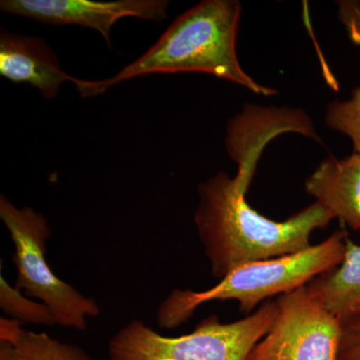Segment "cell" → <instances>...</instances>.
Wrapping results in <instances>:
<instances>
[{
	"label": "cell",
	"mask_w": 360,
	"mask_h": 360,
	"mask_svg": "<svg viewBox=\"0 0 360 360\" xmlns=\"http://www.w3.org/2000/svg\"><path fill=\"white\" fill-rule=\"evenodd\" d=\"M341 321L360 311V245L347 238L342 260L307 284Z\"/></svg>",
	"instance_id": "10"
},
{
	"label": "cell",
	"mask_w": 360,
	"mask_h": 360,
	"mask_svg": "<svg viewBox=\"0 0 360 360\" xmlns=\"http://www.w3.org/2000/svg\"><path fill=\"white\" fill-rule=\"evenodd\" d=\"M0 75L14 84H27L46 99L58 96L66 82H75L61 70L58 56L41 37L13 34L1 30Z\"/></svg>",
	"instance_id": "8"
},
{
	"label": "cell",
	"mask_w": 360,
	"mask_h": 360,
	"mask_svg": "<svg viewBox=\"0 0 360 360\" xmlns=\"http://www.w3.org/2000/svg\"><path fill=\"white\" fill-rule=\"evenodd\" d=\"M340 18L347 27L349 39L360 46V1H340Z\"/></svg>",
	"instance_id": "15"
},
{
	"label": "cell",
	"mask_w": 360,
	"mask_h": 360,
	"mask_svg": "<svg viewBox=\"0 0 360 360\" xmlns=\"http://www.w3.org/2000/svg\"><path fill=\"white\" fill-rule=\"evenodd\" d=\"M315 201L354 231H360V153L328 158L305 181Z\"/></svg>",
	"instance_id": "9"
},
{
	"label": "cell",
	"mask_w": 360,
	"mask_h": 360,
	"mask_svg": "<svg viewBox=\"0 0 360 360\" xmlns=\"http://www.w3.org/2000/svg\"><path fill=\"white\" fill-rule=\"evenodd\" d=\"M167 0H2L4 13L53 25H79L96 30L110 45L117 21L127 18L161 21L167 18Z\"/></svg>",
	"instance_id": "7"
},
{
	"label": "cell",
	"mask_w": 360,
	"mask_h": 360,
	"mask_svg": "<svg viewBox=\"0 0 360 360\" xmlns=\"http://www.w3.org/2000/svg\"><path fill=\"white\" fill-rule=\"evenodd\" d=\"M338 360H360V311L341 321Z\"/></svg>",
	"instance_id": "14"
},
{
	"label": "cell",
	"mask_w": 360,
	"mask_h": 360,
	"mask_svg": "<svg viewBox=\"0 0 360 360\" xmlns=\"http://www.w3.org/2000/svg\"><path fill=\"white\" fill-rule=\"evenodd\" d=\"M0 307L7 316L22 324L25 322L46 326L56 324L53 315L44 303L28 300L15 286L7 283L2 274L0 276Z\"/></svg>",
	"instance_id": "12"
},
{
	"label": "cell",
	"mask_w": 360,
	"mask_h": 360,
	"mask_svg": "<svg viewBox=\"0 0 360 360\" xmlns=\"http://www.w3.org/2000/svg\"><path fill=\"white\" fill-rule=\"evenodd\" d=\"M276 302V319L248 360H338L341 321L307 285Z\"/></svg>",
	"instance_id": "6"
},
{
	"label": "cell",
	"mask_w": 360,
	"mask_h": 360,
	"mask_svg": "<svg viewBox=\"0 0 360 360\" xmlns=\"http://www.w3.org/2000/svg\"><path fill=\"white\" fill-rule=\"evenodd\" d=\"M326 124L352 139L355 153H360V87L347 101H335L328 106Z\"/></svg>",
	"instance_id": "13"
},
{
	"label": "cell",
	"mask_w": 360,
	"mask_h": 360,
	"mask_svg": "<svg viewBox=\"0 0 360 360\" xmlns=\"http://www.w3.org/2000/svg\"><path fill=\"white\" fill-rule=\"evenodd\" d=\"M198 191L194 222L212 274L219 279L239 265L305 250L312 233L333 219L316 201L283 221L266 219L248 205L236 177L224 172L201 182Z\"/></svg>",
	"instance_id": "1"
},
{
	"label": "cell",
	"mask_w": 360,
	"mask_h": 360,
	"mask_svg": "<svg viewBox=\"0 0 360 360\" xmlns=\"http://www.w3.org/2000/svg\"><path fill=\"white\" fill-rule=\"evenodd\" d=\"M21 326L13 319H0V340L11 342L15 360H92L77 345L60 342L46 333L25 330Z\"/></svg>",
	"instance_id": "11"
},
{
	"label": "cell",
	"mask_w": 360,
	"mask_h": 360,
	"mask_svg": "<svg viewBox=\"0 0 360 360\" xmlns=\"http://www.w3.org/2000/svg\"><path fill=\"white\" fill-rule=\"evenodd\" d=\"M347 238V232L338 231L300 252L239 265L210 290H175L158 307V326L179 328L200 305L217 300H236L239 312L250 315L269 298L307 285L338 266L345 255Z\"/></svg>",
	"instance_id": "3"
},
{
	"label": "cell",
	"mask_w": 360,
	"mask_h": 360,
	"mask_svg": "<svg viewBox=\"0 0 360 360\" xmlns=\"http://www.w3.org/2000/svg\"><path fill=\"white\" fill-rule=\"evenodd\" d=\"M240 13L236 0H205L177 18L153 46L115 77L94 82L75 78L73 84L82 98H89L143 75L202 72L259 96H274L276 90L257 84L239 63L236 37Z\"/></svg>",
	"instance_id": "2"
},
{
	"label": "cell",
	"mask_w": 360,
	"mask_h": 360,
	"mask_svg": "<svg viewBox=\"0 0 360 360\" xmlns=\"http://www.w3.org/2000/svg\"><path fill=\"white\" fill-rule=\"evenodd\" d=\"M276 302H265L233 322L210 315L193 333L168 338L134 319L108 343L111 360H248L276 319Z\"/></svg>",
	"instance_id": "4"
},
{
	"label": "cell",
	"mask_w": 360,
	"mask_h": 360,
	"mask_svg": "<svg viewBox=\"0 0 360 360\" xmlns=\"http://www.w3.org/2000/svg\"><path fill=\"white\" fill-rule=\"evenodd\" d=\"M0 360H15L13 345L8 340H0Z\"/></svg>",
	"instance_id": "16"
},
{
	"label": "cell",
	"mask_w": 360,
	"mask_h": 360,
	"mask_svg": "<svg viewBox=\"0 0 360 360\" xmlns=\"http://www.w3.org/2000/svg\"><path fill=\"white\" fill-rule=\"evenodd\" d=\"M0 219L11 234L18 270L15 288L44 303L58 326L84 331L87 319L98 316L101 309L52 271L46 258V241L51 231L44 214L32 207L18 208L6 196L0 198Z\"/></svg>",
	"instance_id": "5"
}]
</instances>
